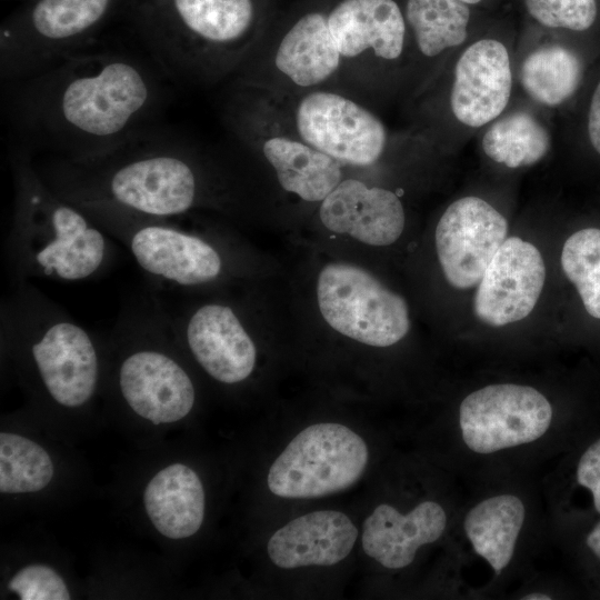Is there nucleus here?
Listing matches in <instances>:
<instances>
[{"mask_svg": "<svg viewBox=\"0 0 600 600\" xmlns=\"http://www.w3.org/2000/svg\"><path fill=\"white\" fill-rule=\"evenodd\" d=\"M168 79L150 58L90 49L42 73L4 82L19 146L32 154L84 160L156 124Z\"/></svg>", "mask_w": 600, "mask_h": 600, "instance_id": "f257e3e1", "label": "nucleus"}, {"mask_svg": "<svg viewBox=\"0 0 600 600\" xmlns=\"http://www.w3.org/2000/svg\"><path fill=\"white\" fill-rule=\"evenodd\" d=\"M36 168L71 202H107L156 217L183 216L211 203L210 164L173 131L149 126L112 149L84 160L44 156Z\"/></svg>", "mask_w": 600, "mask_h": 600, "instance_id": "f03ea898", "label": "nucleus"}, {"mask_svg": "<svg viewBox=\"0 0 600 600\" xmlns=\"http://www.w3.org/2000/svg\"><path fill=\"white\" fill-rule=\"evenodd\" d=\"M9 166L14 194L4 250L12 284L40 278L78 282L108 270L117 241L46 182L28 149L17 144Z\"/></svg>", "mask_w": 600, "mask_h": 600, "instance_id": "7ed1b4c3", "label": "nucleus"}, {"mask_svg": "<svg viewBox=\"0 0 600 600\" xmlns=\"http://www.w3.org/2000/svg\"><path fill=\"white\" fill-rule=\"evenodd\" d=\"M1 304V339L24 361L38 388L66 409L97 393L102 361L94 337L30 281L12 284Z\"/></svg>", "mask_w": 600, "mask_h": 600, "instance_id": "20e7f679", "label": "nucleus"}, {"mask_svg": "<svg viewBox=\"0 0 600 600\" xmlns=\"http://www.w3.org/2000/svg\"><path fill=\"white\" fill-rule=\"evenodd\" d=\"M111 329L116 386L128 408L153 424L186 418L196 388L177 358L178 339L164 301L154 290L130 297Z\"/></svg>", "mask_w": 600, "mask_h": 600, "instance_id": "39448f33", "label": "nucleus"}, {"mask_svg": "<svg viewBox=\"0 0 600 600\" xmlns=\"http://www.w3.org/2000/svg\"><path fill=\"white\" fill-rule=\"evenodd\" d=\"M172 18L146 31L147 52L171 81L212 80L242 61L252 0H170Z\"/></svg>", "mask_w": 600, "mask_h": 600, "instance_id": "423d86ee", "label": "nucleus"}, {"mask_svg": "<svg viewBox=\"0 0 600 600\" xmlns=\"http://www.w3.org/2000/svg\"><path fill=\"white\" fill-rule=\"evenodd\" d=\"M112 0H39L27 19L1 30L2 83L57 67L88 48Z\"/></svg>", "mask_w": 600, "mask_h": 600, "instance_id": "0eeeda50", "label": "nucleus"}, {"mask_svg": "<svg viewBox=\"0 0 600 600\" xmlns=\"http://www.w3.org/2000/svg\"><path fill=\"white\" fill-rule=\"evenodd\" d=\"M368 446L349 427L334 422L301 430L270 466L267 484L281 498L309 499L354 484L368 464Z\"/></svg>", "mask_w": 600, "mask_h": 600, "instance_id": "6e6552de", "label": "nucleus"}, {"mask_svg": "<svg viewBox=\"0 0 600 600\" xmlns=\"http://www.w3.org/2000/svg\"><path fill=\"white\" fill-rule=\"evenodd\" d=\"M317 301L322 318L333 330L367 346L390 347L410 329L406 300L351 263L332 262L321 269Z\"/></svg>", "mask_w": 600, "mask_h": 600, "instance_id": "1a4fd4ad", "label": "nucleus"}, {"mask_svg": "<svg viewBox=\"0 0 600 600\" xmlns=\"http://www.w3.org/2000/svg\"><path fill=\"white\" fill-rule=\"evenodd\" d=\"M551 420L548 399L532 387L514 383L478 389L459 408L462 440L477 453L533 442L548 431Z\"/></svg>", "mask_w": 600, "mask_h": 600, "instance_id": "9d476101", "label": "nucleus"}, {"mask_svg": "<svg viewBox=\"0 0 600 600\" xmlns=\"http://www.w3.org/2000/svg\"><path fill=\"white\" fill-rule=\"evenodd\" d=\"M166 307L179 343L209 377L231 386L252 374L256 343L234 308L220 301L191 306L182 312Z\"/></svg>", "mask_w": 600, "mask_h": 600, "instance_id": "9b49d317", "label": "nucleus"}, {"mask_svg": "<svg viewBox=\"0 0 600 600\" xmlns=\"http://www.w3.org/2000/svg\"><path fill=\"white\" fill-rule=\"evenodd\" d=\"M296 127L302 141L352 166H370L382 154L387 131L359 103L334 92L314 91L301 99Z\"/></svg>", "mask_w": 600, "mask_h": 600, "instance_id": "f8f14e48", "label": "nucleus"}, {"mask_svg": "<svg viewBox=\"0 0 600 600\" xmlns=\"http://www.w3.org/2000/svg\"><path fill=\"white\" fill-rule=\"evenodd\" d=\"M507 233L506 218L486 200L464 197L452 202L434 233L447 281L457 289L477 286Z\"/></svg>", "mask_w": 600, "mask_h": 600, "instance_id": "ddd939ff", "label": "nucleus"}, {"mask_svg": "<svg viewBox=\"0 0 600 600\" xmlns=\"http://www.w3.org/2000/svg\"><path fill=\"white\" fill-rule=\"evenodd\" d=\"M546 280L540 251L519 237L507 238L478 283L476 317L493 327L524 319L536 307Z\"/></svg>", "mask_w": 600, "mask_h": 600, "instance_id": "4468645a", "label": "nucleus"}, {"mask_svg": "<svg viewBox=\"0 0 600 600\" xmlns=\"http://www.w3.org/2000/svg\"><path fill=\"white\" fill-rule=\"evenodd\" d=\"M511 88L506 47L493 39L479 40L457 61L450 94L452 113L468 127H482L504 110Z\"/></svg>", "mask_w": 600, "mask_h": 600, "instance_id": "2eb2a0df", "label": "nucleus"}, {"mask_svg": "<svg viewBox=\"0 0 600 600\" xmlns=\"http://www.w3.org/2000/svg\"><path fill=\"white\" fill-rule=\"evenodd\" d=\"M319 217L328 230L374 247L396 242L406 222L396 193L357 179L341 180L321 201Z\"/></svg>", "mask_w": 600, "mask_h": 600, "instance_id": "dca6fc26", "label": "nucleus"}, {"mask_svg": "<svg viewBox=\"0 0 600 600\" xmlns=\"http://www.w3.org/2000/svg\"><path fill=\"white\" fill-rule=\"evenodd\" d=\"M358 528L343 512L313 511L286 523L270 537L267 551L281 569L333 566L346 559L358 539Z\"/></svg>", "mask_w": 600, "mask_h": 600, "instance_id": "f3484780", "label": "nucleus"}, {"mask_svg": "<svg viewBox=\"0 0 600 600\" xmlns=\"http://www.w3.org/2000/svg\"><path fill=\"white\" fill-rule=\"evenodd\" d=\"M446 526V511L436 501H422L407 513L381 503L366 518L361 543L366 554L382 567L402 569L420 547L437 541Z\"/></svg>", "mask_w": 600, "mask_h": 600, "instance_id": "a211bd4d", "label": "nucleus"}, {"mask_svg": "<svg viewBox=\"0 0 600 600\" xmlns=\"http://www.w3.org/2000/svg\"><path fill=\"white\" fill-rule=\"evenodd\" d=\"M327 20L344 58L372 51L379 58L394 60L402 53L406 24L393 0H343Z\"/></svg>", "mask_w": 600, "mask_h": 600, "instance_id": "6ab92c4d", "label": "nucleus"}, {"mask_svg": "<svg viewBox=\"0 0 600 600\" xmlns=\"http://www.w3.org/2000/svg\"><path fill=\"white\" fill-rule=\"evenodd\" d=\"M143 503L153 527L168 539L193 536L204 519L202 482L183 463H171L156 473L144 489Z\"/></svg>", "mask_w": 600, "mask_h": 600, "instance_id": "aec40b11", "label": "nucleus"}, {"mask_svg": "<svg viewBox=\"0 0 600 600\" xmlns=\"http://www.w3.org/2000/svg\"><path fill=\"white\" fill-rule=\"evenodd\" d=\"M341 58L327 17L311 12L300 18L282 38L274 64L296 84L311 87L333 74Z\"/></svg>", "mask_w": 600, "mask_h": 600, "instance_id": "412c9836", "label": "nucleus"}, {"mask_svg": "<svg viewBox=\"0 0 600 600\" xmlns=\"http://www.w3.org/2000/svg\"><path fill=\"white\" fill-rule=\"evenodd\" d=\"M261 150L280 186L304 201H322L341 182V162L304 141L270 137Z\"/></svg>", "mask_w": 600, "mask_h": 600, "instance_id": "4be33fe9", "label": "nucleus"}, {"mask_svg": "<svg viewBox=\"0 0 600 600\" xmlns=\"http://www.w3.org/2000/svg\"><path fill=\"white\" fill-rule=\"evenodd\" d=\"M520 498L499 494L487 498L466 516L463 528L473 550L499 574L511 561L524 522Z\"/></svg>", "mask_w": 600, "mask_h": 600, "instance_id": "5701e85b", "label": "nucleus"}, {"mask_svg": "<svg viewBox=\"0 0 600 600\" xmlns=\"http://www.w3.org/2000/svg\"><path fill=\"white\" fill-rule=\"evenodd\" d=\"M581 79L579 58L561 46H546L531 52L523 61L520 81L537 102L554 107L577 90Z\"/></svg>", "mask_w": 600, "mask_h": 600, "instance_id": "b1692460", "label": "nucleus"}, {"mask_svg": "<svg viewBox=\"0 0 600 600\" xmlns=\"http://www.w3.org/2000/svg\"><path fill=\"white\" fill-rule=\"evenodd\" d=\"M482 148L494 162L519 168L541 160L550 148V137L536 118L520 111L493 123L483 136Z\"/></svg>", "mask_w": 600, "mask_h": 600, "instance_id": "393cba45", "label": "nucleus"}, {"mask_svg": "<svg viewBox=\"0 0 600 600\" xmlns=\"http://www.w3.org/2000/svg\"><path fill=\"white\" fill-rule=\"evenodd\" d=\"M407 19L420 51L436 57L466 40L470 11L460 0H408Z\"/></svg>", "mask_w": 600, "mask_h": 600, "instance_id": "a878e982", "label": "nucleus"}, {"mask_svg": "<svg viewBox=\"0 0 600 600\" xmlns=\"http://www.w3.org/2000/svg\"><path fill=\"white\" fill-rule=\"evenodd\" d=\"M53 474V462L43 447L17 433H0V491L2 493L40 491L50 483Z\"/></svg>", "mask_w": 600, "mask_h": 600, "instance_id": "bb28decb", "label": "nucleus"}, {"mask_svg": "<svg viewBox=\"0 0 600 600\" xmlns=\"http://www.w3.org/2000/svg\"><path fill=\"white\" fill-rule=\"evenodd\" d=\"M561 266L587 312L600 319V229L587 228L571 234L562 248Z\"/></svg>", "mask_w": 600, "mask_h": 600, "instance_id": "cd10ccee", "label": "nucleus"}, {"mask_svg": "<svg viewBox=\"0 0 600 600\" xmlns=\"http://www.w3.org/2000/svg\"><path fill=\"white\" fill-rule=\"evenodd\" d=\"M529 13L549 28L589 29L597 18L596 0H524Z\"/></svg>", "mask_w": 600, "mask_h": 600, "instance_id": "c85d7f7f", "label": "nucleus"}, {"mask_svg": "<svg viewBox=\"0 0 600 600\" xmlns=\"http://www.w3.org/2000/svg\"><path fill=\"white\" fill-rule=\"evenodd\" d=\"M8 588L22 600H69L62 577L51 567L33 563L17 571Z\"/></svg>", "mask_w": 600, "mask_h": 600, "instance_id": "c756f323", "label": "nucleus"}, {"mask_svg": "<svg viewBox=\"0 0 600 600\" xmlns=\"http://www.w3.org/2000/svg\"><path fill=\"white\" fill-rule=\"evenodd\" d=\"M576 477L577 482L590 491L594 510L600 514V438L580 457Z\"/></svg>", "mask_w": 600, "mask_h": 600, "instance_id": "7c9ffc66", "label": "nucleus"}, {"mask_svg": "<svg viewBox=\"0 0 600 600\" xmlns=\"http://www.w3.org/2000/svg\"><path fill=\"white\" fill-rule=\"evenodd\" d=\"M588 133L592 147L600 153V81L592 94L590 103Z\"/></svg>", "mask_w": 600, "mask_h": 600, "instance_id": "2f4dec72", "label": "nucleus"}, {"mask_svg": "<svg viewBox=\"0 0 600 600\" xmlns=\"http://www.w3.org/2000/svg\"><path fill=\"white\" fill-rule=\"evenodd\" d=\"M586 546L600 560V521L591 529L586 538Z\"/></svg>", "mask_w": 600, "mask_h": 600, "instance_id": "473e14b6", "label": "nucleus"}, {"mask_svg": "<svg viewBox=\"0 0 600 600\" xmlns=\"http://www.w3.org/2000/svg\"><path fill=\"white\" fill-rule=\"evenodd\" d=\"M522 599H524V600H549V599H551V596L546 594V593H541V592H533V593H529V594L522 597Z\"/></svg>", "mask_w": 600, "mask_h": 600, "instance_id": "72a5a7b5", "label": "nucleus"}, {"mask_svg": "<svg viewBox=\"0 0 600 600\" xmlns=\"http://www.w3.org/2000/svg\"><path fill=\"white\" fill-rule=\"evenodd\" d=\"M460 1H462V2H464L467 4H476V3L480 2L481 0H460Z\"/></svg>", "mask_w": 600, "mask_h": 600, "instance_id": "f704fd0d", "label": "nucleus"}]
</instances>
